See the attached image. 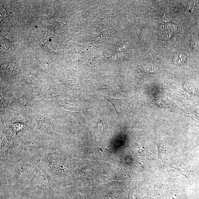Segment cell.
<instances>
[{
  "label": "cell",
  "instance_id": "cell-1",
  "mask_svg": "<svg viewBox=\"0 0 199 199\" xmlns=\"http://www.w3.org/2000/svg\"><path fill=\"white\" fill-rule=\"evenodd\" d=\"M48 26L51 31L54 32L59 33L63 28V24L60 19L53 18L49 20L48 23Z\"/></svg>",
  "mask_w": 199,
  "mask_h": 199
},
{
  "label": "cell",
  "instance_id": "cell-2",
  "mask_svg": "<svg viewBox=\"0 0 199 199\" xmlns=\"http://www.w3.org/2000/svg\"><path fill=\"white\" fill-rule=\"evenodd\" d=\"M45 46L49 51L51 52H58V43L53 38L49 37L45 41Z\"/></svg>",
  "mask_w": 199,
  "mask_h": 199
},
{
  "label": "cell",
  "instance_id": "cell-3",
  "mask_svg": "<svg viewBox=\"0 0 199 199\" xmlns=\"http://www.w3.org/2000/svg\"><path fill=\"white\" fill-rule=\"evenodd\" d=\"M186 60V57L182 53H179L177 54L175 57L174 58L173 62L175 64H182Z\"/></svg>",
  "mask_w": 199,
  "mask_h": 199
},
{
  "label": "cell",
  "instance_id": "cell-4",
  "mask_svg": "<svg viewBox=\"0 0 199 199\" xmlns=\"http://www.w3.org/2000/svg\"><path fill=\"white\" fill-rule=\"evenodd\" d=\"M98 127L101 130H103L104 128L107 127L106 124L103 121H101L98 123Z\"/></svg>",
  "mask_w": 199,
  "mask_h": 199
}]
</instances>
